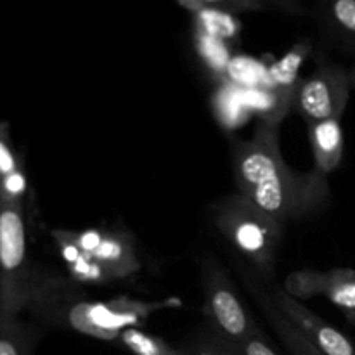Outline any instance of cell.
<instances>
[{
    "label": "cell",
    "instance_id": "cell-1",
    "mask_svg": "<svg viewBox=\"0 0 355 355\" xmlns=\"http://www.w3.org/2000/svg\"><path fill=\"white\" fill-rule=\"evenodd\" d=\"M231 158L238 193L281 225L312 217L328 203V177L291 170L281 155L276 125L259 121L248 141L232 139Z\"/></svg>",
    "mask_w": 355,
    "mask_h": 355
},
{
    "label": "cell",
    "instance_id": "cell-2",
    "mask_svg": "<svg viewBox=\"0 0 355 355\" xmlns=\"http://www.w3.org/2000/svg\"><path fill=\"white\" fill-rule=\"evenodd\" d=\"M211 222L250 269L272 283L284 225L239 193L224 196L211 207Z\"/></svg>",
    "mask_w": 355,
    "mask_h": 355
},
{
    "label": "cell",
    "instance_id": "cell-3",
    "mask_svg": "<svg viewBox=\"0 0 355 355\" xmlns=\"http://www.w3.org/2000/svg\"><path fill=\"white\" fill-rule=\"evenodd\" d=\"M33 270L24 203L0 201V321L19 318L26 311Z\"/></svg>",
    "mask_w": 355,
    "mask_h": 355
},
{
    "label": "cell",
    "instance_id": "cell-4",
    "mask_svg": "<svg viewBox=\"0 0 355 355\" xmlns=\"http://www.w3.org/2000/svg\"><path fill=\"white\" fill-rule=\"evenodd\" d=\"M201 286L203 315L211 331L236 345L260 331L248 309L243 305L227 269L211 253H205L201 259Z\"/></svg>",
    "mask_w": 355,
    "mask_h": 355
},
{
    "label": "cell",
    "instance_id": "cell-5",
    "mask_svg": "<svg viewBox=\"0 0 355 355\" xmlns=\"http://www.w3.org/2000/svg\"><path fill=\"white\" fill-rule=\"evenodd\" d=\"M89 298L69 276L44 266H35L26 311L40 324L80 333Z\"/></svg>",
    "mask_w": 355,
    "mask_h": 355
},
{
    "label": "cell",
    "instance_id": "cell-6",
    "mask_svg": "<svg viewBox=\"0 0 355 355\" xmlns=\"http://www.w3.org/2000/svg\"><path fill=\"white\" fill-rule=\"evenodd\" d=\"M350 69L322 61L307 78L300 80L293 96V110L305 123L338 118L342 120L350 99Z\"/></svg>",
    "mask_w": 355,
    "mask_h": 355
},
{
    "label": "cell",
    "instance_id": "cell-7",
    "mask_svg": "<svg viewBox=\"0 0 355 355\" xmlns=\"http://www.w3.org/2000/svg\"><path fill=\"white\" fill-rule=\"evenodd\" d=\"M175 305H180V302H141L128 297H118L107 302H89L83 311L80 333L104 342H116L121 331L141 328L153 312Z\"/></svg>",
    "mask_w": 355,
    "mask_h": 355
},
{
    "label": "cell",
    "instance_id": "cell-8",
    "mask_svg": "<svg viewBox=\"0 0 355 355\" xmlns=\"http://www.w3.org/2000/svg\"><path fill=\"white\" fill-rule=\"evenodd\" d=\"M283 290L298 300L321 295L345 314L350 324H355V269L336 267L329 270H297L286 276Z\"/></svg>",
    "mask_w": 355,
    "mask_h": 355
},
{
    "label": "cell",
    "instance_id": "cell-9",
    "mask_svg": "<svg viewBox=\"0 0 355 355\" xmlns=\"http://www.w3.org/2000/svg\"><path fill=\"white\" fill-rule=\"evenodd\" d=\"M274 302L281 314L324 355H355V345L340 329L305 307L302 300L288 295L283 288L270 286Z\"/></svg>",
    "mask_w": 355,
    "mask_h": 355
},
{
    "label": "cell",
    "instance_id": "cell-10",
    "mask_svg": "<svg viewBox=\"0 0 355 355\" xmlns=\"http://www.w3.org/2000/svg\"><path fill=\"white\" fill-rule=\"evenodd\" d=\"M238 276L241 279L243 286L250 293L260 311L266 315L267 322L272 326L276 335L279 336L281 343L286 347V350L291 355H324L319 352L277 309L276 302H274L272 293H270V286L263 283L262 277L257 272H253L248 267V263H238Z\"/></svg>",
    "mask_w": 355,
    "mask_h": 355
},
{
    "label": "cell",
    "instance_id": "cell-11",
    "mask_svg": "<svg viewBox=\"0 0 355 355\" xmlns=\"http://www.w3.org/2000/svg\"><path fill=\"white\" fill-rule=\"evenodd\" d=\"M90 257L107 270L111 279H125L134 276L141 267L135 250V239L127 231L104 232L103 241Z\"/></svg>",
    "mask_w": 355,
    "mask_h": 355
},
{
    "label": "cell",
    "instance_id": "cell-12",
    "mask_svg": "<svg viewBox=\"0 0 355 355\" xmlns=\"http://www.w3.org/2000/svg\"><path fill=\"white\" fill-rule=\"evenodd\" d=\"M340 121L342 120L338 118H331L307 125L315 163L314 170L326 177L335 172L343 159V130Z\"/></svg>",
    "mask_w": 355,
    "mask_h": 355
},
{
    "label": "cell",
    "instance_id": "cell-13",
    "mask_svg": "<svg viewBox=\"0 0 355 355\" xmlns=\"http://www.w3.org/2000/svg\"><path fill=\"white\" fill-rule=\"evenodd\" d=\"M211 107L218 123L227 130H236L252 116L248 104L245 101V87L224 80L214 94Z\"/></svg>",
    "mask_w": 355,
    "mask_h": 355
},
{
    "label": "cell",
    "instance_id": "cell-14",
    "mask_svg": "<svg viewBox=\"0 0 355 355\" xmlns=\"http://www.w3.org/2000/svg\"><path fill=\"white\" fill-rule=\"evenodd\" d=\"M312 52V44L309 40H302L295 44L279 61L274 62L269 69V82L267 87L283 90V92L295 94L297 85L300 83L298 80V71L300 66L304 64L307 55Z\"/></svg>",
    "mask_w": 355,
    "mask_h": 355
},
{
    "label": "cell",
    "instance_id": "cell-15",
    "mask_svg": "<svg viewBox=\"0 0 355 355\" xmlns=\"http://www.w3.org/2000/svg\"><path fill=\"white\" fill-rule=\"evenodd\" d=\"M40 333L19 318L0 321V355H31Z\"/></svg>",
    "mask_w": 355,
    "mask_h": 355
},
{
    "label": "cell",
    "instance_id": "cell-16",
    "mask_svg": "<svg viewBox=\"0 0 355 355\" xmlns=\"http://www.w3.org/2000/svg\"><path fill=\"white\" fill-rule=\"evenodd\" d=\"M121 347L134 355H187L184 349H175L165 340L142 331L141 328H128L116 340Z\"/></svg>",
    "mask_w": 355,
    "mask_h": 355
},
{
    "label": "cell",
    "instance_id": "cell-17",
    "mask_svg": "<svg viewBox=\"0 0 355 355\" xmlns=\"http://www.w3.org/2000/svg\"><path fill=\"white\" fill-rule=\"evenodd\" d=\"M196 45H198V52H200V55L203 58V61L207 62L211 69L225 75V69H227L229 62H231L232 58H229V51L224 45V40H220V38L217 37H211V35L198 30Z\"/></svg>",
    "mask_w": 355,
    "mask_h": 355
},
{
    "label": "cell",
    "instance_id": "cell-18",
    "mask_svg": "<svg viewBox=\"0 0 355 355\" xmlns=\"http://www.w3.org/2000/svg\"><path fill=\"white\" fill-rule=\"evenodd\" d=\"M194 16L198 19V30L205 31V33L211 35V37H217L220 40H224V38L232 37L236 33V24L232 21L231 14L203 7Z\"/></svg>",
    "mask_w": 355,
    "mask_h": 355
},
{
    "label": "cell",
    "instance_id": "cell-19",
    "mask_svg": "<svg viewBox=\"0 0 355 355\" xmlns=\"http://www.w3.org/2000/svg\"><path fill=\"white\" fill-rule=\"evenodd\" d=\"M328 21L340 35L355 40V0H331L328 3Z\"/></svg>",
    "mask_w": 355,
    "mask_h": 355
},
{
    "label": "cell",
    "instance_id": "cell-20",
    "mask_svg": "<svg viewBox=\"0 0 355 355\" xmlns=\"http://www.w3.org/2000/svg\"><path fill=\"white\" fill-rule=\"evenodd\" d=\"M66 269H68V276L78 284H103L113 281L107 270L90 255H83L75 263L66 266Z\"/></svg>",
    "mask_w": 355,
    "mask_h": 355
},
{
    "label": "cell",
    "instance_id": "cell-21",
    "mask_svg": "<svg viewBox=\"0 0 355 355\" xmlns=\"http://www.w3.org/2000/svg\"><path fill=\"white\" fill-rule=\"evenodd\" d=\"M28 193H30V184L23 166L14 170L9 175L0 177V201L24 203Z\"/></svg>",
    "mask_w": 355,
    "mask_h": 355
},
{
    "label": "cell",
    "instance_id": "cell-22",
    "mask_svg": "<svg viewBox=\"0 0 355 355\" xmlns=\"http://www.w3.org/2000/svg\"><path fill=\"white\" fill-rule=\"evenodd\" d=\"M21 166L23 165H21L19 156L14 149L12 139H10L9 123L0 121V177L9 175Z\"/></svg>",
    "mask_w": 355,
    "mask_h": 355
},
{
    "label": "cell",
    "instance_id": "cell-23",
    "mask_svg": "<svg viewBox=\"0 0 355 355\" xmlns=\"http://www.w3.org/2000/svg\"><path fill=\"white\" fill-rule=\"evenodd\" d=\"M52 239H54L55 246L59 250V255L64 260L66 266H71L76 260L82 259L85 253L80 248L78 241H76V232L75 231H62V229H55L51 232Z\"/></svg>",
    "mask_w": 355,
    "mask_h": 355
},
{
    "label": "cell",
    "instance_id": "cell-24",
    "mask_svg": "<svg viewBox=\"0 0 355 355\" xmlns=\"http://www.w3.org/2000/svg\"><path fill=\"white\" fill-rule=\"evenodd\" d=\"M200 2L208 9L222 10L227 14L255 12V10L263 9V3L260 0H200Z\"/></svg>",
    "mask_w": 355,
    "mask_h": 355
},
{
    "label": "cell",
    "instance_id": "cell-25",
    "mask_svg": "<svg viewBox=\"0 0 355 355\" xmlns=\"http://www.w3.org/2000/svg\"><path fill=\"white\" fill-rule=\"evenodd\" d=\"M238 347L243 355H277L276 350L269 345L266 336L262 335V331L255 333V335H252L250 338H246L245 342L239 343Z\"/></svg>",
    "mask_w": 355,
    "mask_h": 355
},
{
    "label": "cell",
    "instance_id": "cell-26",
    "mask_svg": "<svg viewBox=\"0 0 355 355\" xmlns=\"http://www.w3.org/2000/svg\"><path fill=\"white\" fill-rule=\"evenodd\" d=\"M103 236L104 232L101 229H85L82 232H76V241L85 255H92L103 241Z\"/></svg>",
    "mask_w": 355,
    "mask_h": 355
},
{
    "label": "cell",
    "instance_id": "cell-27",
    "mask_svg": "<svg viewBox=\"0 0 355 355\" xmlns=\"http://www.w3.org/2000/svg\"><path fill=\"white\" fill-rule=\"evenodd\" d=\"M260 2L266 6V3H270L272 7H277V9L284 10V12L290 14H304L305 7L300 0H260Z\"/></svg>",
    "mask_w": 355,
    "mask_h": 355
},
{
    "label": "cell",
    "instance_id": "cell-28",
    "mask_svg": "<svg viewBox=\"0 0 355 355\" xmlns=\"http://www.w3.org/2000/svg\"><path fill=\"white\" fill-rule=\"evenodd\" d=\"M177 2H179L182 7H186V9L193 14H198L201 9H203V3H201L200 0H177Z\"/></svg>",
    "mask_w": 355,
    "mask_h": 355
},
{
    "label": "cell",
    "instance_id": "cell-29",
    "mask_svg": "<svg viewBox=\"0 0 355 355\" xmlns=\"http://www.w3.org/2000/svg\"><path fill=\"white\" fill-rule=\"evenodd\" d=\"M350 82H352V87H355V68L350 69Z\"/></svg>",
    "mask_w": 355,
    "mask_h": 355
}]
</instances>
